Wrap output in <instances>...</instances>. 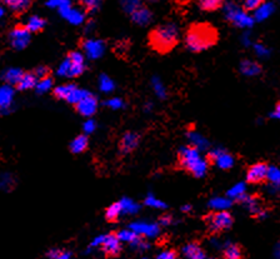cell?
Instances as JSON below:
<instances>
[{
  "label": "cell",
  "instance_id": "cell-22",
  "mask_svg": "<svg viewBox=\"0 0 280 259\" xmlns=\"http://www.w3.org/2000/svg\"><path fill=\"white\" fill-rule=\"evenodd\" d=\"M105 0H78V5L85 15H90L98 12Z\"/></svg>",
  "mask_w": 280,
  "mask_h": 259
},
{
  "label": "cell",
  "instance_id": "cell-24",
  "mask_svg": "<svg viewBox=\"0 0 280 259\" xmlns=\"http://www.w3.org/2000/svg\"><path fill=\"white\" fill-rule=\"evenodd\" d=\"M221 151H209V153H208L207 155H205V159H204V162H205V164H207L208 169H210V168H212V167H214V165L218 164L219 159H220Z\"/></svg>",
  "mask_w": 280,
  "mask_h": 259
},
{
  "label": "cell",
  "instance_id": "cell-23",
  "mask_svg": "<svg viewBox=\"0 0 280 259\" xmlns=\"http://www.w3.org/2000/svg\"><path fill=\"white\" fill-rule=\"evenodd\" d=\"M266 0H243L241 3V10H243L245 14H249V13L257 12L258 9L261 8V6L265 4Z\"/></svg>",
  "mask_w": 280,
  "mask_h": 259
},
{
  "label": "cell",
  "instance_id": "cell-20",
  "mask_svg": "<svg viewBox=\"0 0 280 259\" xmlns=\"http://www.w3.org/2000/svg\"><path fill=\"white\" fill-rule=\"evenodd\" d=\"M225 0H196V5L204 13H215L220 10Z\"/></svg>",
  "mask_w": 280,
  "mask_h": 259
},
{
  "label": "cell",
  "instance_id": "cell-10",
  "mask_svg": "<svg viewBox=\"0 0 280 259\" xmlns=\"http://www.w3.org/2000/svg\"><path fill=\"white\" fill-rule=\"evenodd\" d=\"M140 139H142V137L136 131H125L118 142V151L120 154H125V155L134 153L140 144Z\"/></svg>",
  "mask_w": 280,
  "mask_h": 259
},
{
  "label": "cell",
  "instance_id": "cell-28",
  "mask_svg": "<svg viewBox=\"0 0 280 259\" xmlns=\"http://www.w3.org/2000/svg\"><path fill=\"white\" fill-rule=\"evenodd\" d=\"M0 15H1V10H0Z\"/></svg>",
  "mask_w": 280,
  "mask_h": 259
},
{
  "label": "cell",
  "instance_id": "cell-14",
  "mask_svg": "<svg viewBox=\"0 0 280 259\" xmlns=\"http://www.w3.org/2000/svg\"><path fill=\"white\" fill-rule=\"evenodd\" d=\"M38 86L37 77L34 75L33 70L19 71L17 79L14 82V88L19 91H25L34 89Z\"/></svg>",
  "mask_w": 280,
  "mask_h": 259
},
{
  "label": "cell",
  "instance_id": "cell-21",
  "mask_svg": "<svg viewBox=\"0 0 280 259\" xmlns=\"http://www.w3.org/2000/svg\"><path fill=\"white\" fill-rule=\"evenodd\" d=\"M122 203L120 202H115L110 205V207H108L104 212V218L108 223H110V224H115V223L119 222V216L120 213H122Z\"/></svg>",
  "mask_w": 280,
  "mask_h": 259
},
{
  "label": "cell",
  "instance_id": "cell-16",
  "mask_svg": "<svg viewBox=\"0 0 280 259\" xmlns=\"http://www.w3.org/2000/svg\"><path fill=\"white\" fill-rule=\"evenodd\" d=\"M223 259H245V248L240 243H229L221 251Z\"/></svg>",
  "mask_w": 280,
  "mask_h": 259
},
{
  "label": "cell",
  "instance_id": "cell-4",
  "mask_svg": "<svg viewBox=\"0 0 280 259\" xmlns=\"http://www.w3.org/2000/svg\"><path fill=\"white\" fill-rule=\"evenodd\" d=\"M201 222L208 237H218L232 229L235 218L229 211H210L201 216Z\"/></svg>",
  "mask_w": 280,
  "mask_h": 259
},
{
  "label": "cell",
  "instance_id": "cell-26",
  "mask_svg": "<svg viewBox=\"0 0 280 259\" xmlns=\"http://www.w3.org/2000/svg\"><path fill=\"white\" fill-rule=\"evenodd\" d=\"M54 259H68V256H65V254H62V256H57Z\"/></svg>",
  "mask_w": 280,
  "mask_h": 259
},
{
  "label": "cell",
  "instance_id": "cell-3",
  "mask_svg": "<svg viewBox=\"0 0 280 259\" xmlns=\"http://www.w3.org/2000/svg\"><path fill=\"white\" fill-rule=\"evenodd\" d=\"M173 169L176 172H183L190 177L200 178L207 173L208 167L205 162L201 160L198 147L195 144H188L179 149L176 153Z\"/></svg>",
  "mask_w": 280,
  "mask_h": 259
},
{
  "label": "cell",
  "instance_id": "cell-2",
  "mask_svg": "<svg viewBox=\"0 0 280 259\" xmlns=\"http://www.w3.org/2000/svg\"><path fill=\"white\" fill-rule=\"evenodd\" d=\"M180 43L178 28L174 24H158L147 35L148 48L158 55L170 54Z\"/></svg>",
  "mask_w": 280,
  "mask_h": 259
},
{
  "label": "cell",
  "instance_id": "cell-7",
  "mask_svg": "<svg viewBox=\"0 0 280 259\" xmlns=\"http://www.w3.org/2000/svg\"><path fill=\"white\" fill-rule=\"evenodd\" d=\"M100 251L107 258H118L123 251V242L119 237V232H110L103 237L99 242Z\"/></svg>",
  "mask_w": 280,
  "mask_h": 259
},
{
  "label": "cell",
  "instance_id": "cell-25",
  "mask_svg": "<svg viewBox=\"0 0 280 259\" xmlns=\"http://www.w3.org/2000/svg\"><path fill=\"white\" fill-rule=\"evenodd\" d=\"M179 252L174 248L172 249H167V251L161 252L160 254L156 256V259H179Z\"/></svg>",
  "mask_w": 280,
  "mask_h": 259
},
{
  "label": "cell",
  "instance_id": "cell-1",
  "mask_svg": "<svg viewBox=\"0 0 280 259\" xmlns=\"http://www.w3.org/2000/svg\"><path fill=\"white\" fill-rule=\"evenodd\" d=\"M220 40L219 29L210 22H193L184 33V44L194 54H199L218 45Z\"/></svg>",
  "mask_w": 280,
  "mask_h": 259
},
{
  "label": "cell",
  "instance_id": "cell-8",
  "mask_svg": "<svg viewBox=\"0 0 280 259\" xmlns=\"http://www.w3.org/2000/svg\"><path fill=\"white\" fill-rule=\"evenodd\" d=\"M80 93H82V91L79 90L77 84H74V83L55 86V88L51 90V95H53L54 99L65 100V102L71 103V104H75V103L82 98Z\"/></svg>",
  "mask_w": 280,
  "mask_h": 259
},
{
  "label": "cell",
  "instance_id": "cell-19",
  "mask_svg": "<svg viewBox=\"0 0 280 259\" xmlns=\"http://www.w3.org/2000/svg\"><path fill=\"white\" fill-rule=\"evenodd\" d=\"M33 73L37 77L38 86H44V84H51L53 82V69L48 65H40L38 68L33 69Z\"/></svg>",
  "mask_w": 280,
  "mask_h": 259
},
{
  "label": "cell",
  "instance_id": "cell-13",
  "mask_svg": "<svg viewBox=\"0 0 280 259\" xmlns=\"http://www.w3.org/2000/svg\"><path fill=\"white\" fill-rule=\"evenodd\" d=\"M30 35L31 34L29 33L28 28H26L25 24H23V23L15 24L14 28L10 30V33H9L10 42H12L13 46L17 49L24 48V46L28 44Z\"/></svg>",
  "mask_w": 280,
  "mask_h": 259
},
{
  "label": "cell",
  "instance_id": "cell-18",
  "mask_svg": "<svg viewBox=\"0 0 280 259\" xmlns=\"http://www.w3.org/2000/svg\"><path fill=\"white\" fill-rule=\"evenodd\" d=\"M89 149V137L86 134H79L69 146V151L73 154H83Z\"/></svg>",
  "mask_w": 280,
  "mask_h": 259
},
{
  "label": "cell",
  "instance_id": "cell-27",
  "mask_svg": "<svg viewBox=\"0 0 280 259\" xmlns=\"http://www.w3.org/2000/svg\"><path fill=\"white\" fill-rule=\"evenodd\" d=\"M209 259H218V258H209Z\"/></svg>",
  "mask_w": 280,
  "mask_h": 259
},
{
  "label": "cell",
  "instance_id": "cell-9",
  "mask_svg": "<svg viewBox=\"0 0 280 259\" xmlns=\"http://www.w3.org/2000/svg\"><path fill=\"white\" fill-rule=\"evenodd\" d=\"M85 71L84 57L79 51L69 50L66 53V70L65 75L70 78H79Z\"/></svg>",
  "mask_w": 280,
  "mask_h": 259
},
{
  "label": "cell",
  "instance_id": "cell-15",
  "mask_svg": "<svg viewBox=\"0 0 280 259\" xmlns=\"http://www.w3.org/2000/svg\"><path fill=\"white\" fill-rule=\"evenodd\" d=\"M183 253L188 259H207V252L199 240H192L183 248Z\"/></svg>",
  "mask_w": 280,
  "mask_h": 259
},
{
  "label": "cell",
  "instance_id": "cell-12",
  "mask_svg": "<svg viewBox=\"0 0 280 259\" xmlns=\"http://www.w3.org/2000/svg\"><path fill=\"white\" fill-rule=\"evenodd\" d=\"M73 108L83 117H90L98 109V100L94 95L88 94L82 97L75 104H73Z\"/></svg>",
  "mask_w": 280,
  "mask_h": 259
},
{
  "label": "cell",
  "instance_id": "cell-17",
  "mask_svg": "<svg viewBox=\"0 0 280 259\" xmlns=\"http://www.w3.org/2000/svg\"><path fill=\"white\" fill-rule=\"evenodd\" d=\"M25 25L30 34H42L46 28V19L39 17V15H33V17L29 18Z\"/></svg>",
  "mask_w": 280,
  "mask_h": 259
},
{
  "label": "cell",
  "instance_id": "cell-5",
  "mask_svg": "<svg viewBox=\"0 0 280 259\" xmlns=\"http://www.w3.org/2000/svg\"><path fill=\"white\" fill-rule=\"evenodd\" d=\"M235 202L240 203L241 205L246 207L249 211L250 216L254 219H260L265 214H268L270 212V205H272L264 199L260 193L243 194Z\"/></svg>",
  "mask_w": 280,
  "mask_h": 259
},
{
  "label": "cell",
  "instance_id": "cell-6",
  "mask_svg": "<svg viewBox=\"0 0 280 259\" xmlns=\"http://www.w3.org/2000/svg\"><path fill=\"white\" fill-rule=\"evenodd\" d=\"M270 175V165L266 160H258L250 164L245 172V182L250 185H266Z\"/></svg>",
  "mask_w": 280,
  "mask_h": 259
},
{
  "label": "cell",
  "instance_id": "cell-11",
  "mask_svg": "<svg viewBox=\"0 0 280 259\" xmlns=\"http://www.w3.org/2000/svg\"><path fill=\"white\" fill-rule=\"evenodd\" d=\"M0 4L10 10L15 18H20L34 6L35 0H0Z\"/></svg>",
  "mask_w": 280,
  "mask_h": 259
}]
</instances>
